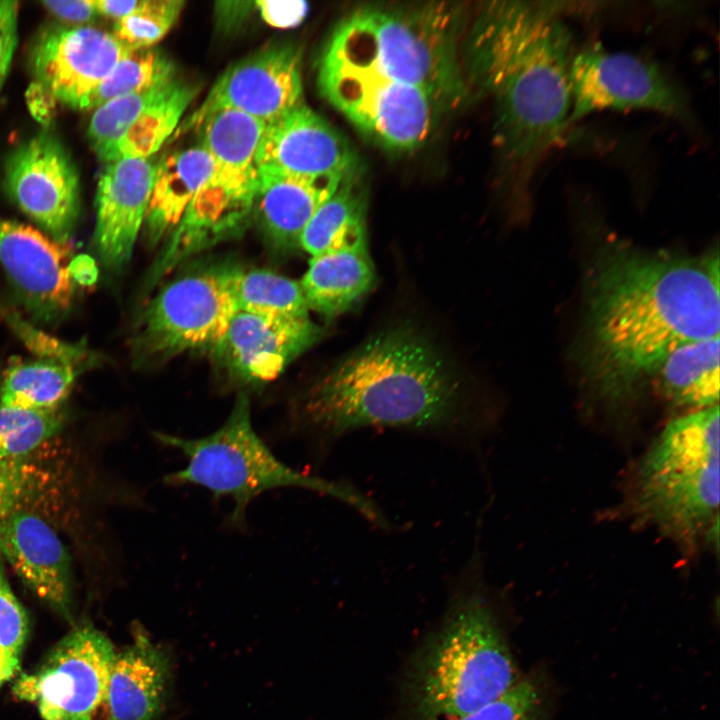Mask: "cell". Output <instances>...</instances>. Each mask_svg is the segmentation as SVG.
Wrapping results in <instances>:
<instances>
[{
	"label": "cell",
	"instance_id": "1",
	"mask_svg": "<svg viewBox=\"0 0 720 720\" xmlns=\"http://www.w3.org/2000/svg\"><path fill=\"white\" fill-rule=\"evenodd\" d=\"M718 252L681 256L623 243L605 247L590 271L584 369L617 406L675 349L719 336Z\"/></svg>",
	"mask_w": 720,
	"mask_h": 720
},
{
	"label": "cell",
	"instance_id": "2",
	"mask_svg": "<svg viewBox=\"0 0 720 720\" xmlns=\"http://www.w3.org/2000/svg\"><path fill=\"white\" fill-rule=\"evenodd\" d=\"M565 4L485 2L463 38L468 88L492 101L495 145L519 187H527L570 126L572 36L560 17Z\"/></svg>",
	"mask_w": 720,
	"mask_h": 720
},
{
	"label": "cell",
	"instance_id": "3",
	"mask_svg": "<svg viewBox=\"0 0 720 720\" xmlns=\"http://www.w3.org/2000/svg\"><path fill=\"white\" fill-rule=\"evenodd\" d=\"M294 419L320 448L371 426L469 438L479 432L460 378L409 326L382 331L337 362L303 392Z\"/></svg>",
	"mask_w": 720,
	"mask_h": 720
},
{
	"label": "cell",
	"instance_id": "4",
	"mask_svg": "<svg viewBox=\"0 0 720 720\" xmlns=\"http://www.w3.org/2000/svg\"><path fill=\"white\" fill-rule=\"evenodd\" d=\"M456 2L367 5L346 16L326 45L426 93L443 112L462 104L467 12Z\"/></svg>",
	"mask_w": 720,
	"mask_h": 720
},
{
	"label": "cell",
	"instance_id": "5",
	"mask_svg": "<svg viewBox=\"0 0 720 720\" xmlns=\"http://www.w3.org/2000/svg\"><path fill=\"white\" fill-rule=\"evenodd\" d=\"M520 680L488 598L472 583L453 599L409 678L416 720H453L496 700Z\"/></svg>",
	"mask_w": 720,
	"mask_h": 720
},
{
	"label": "cell",
	"instance_id": "6",
	"mask_svg": "<svg viewBox=\"0 0 720 720\" xmlns=\"http://www.w3.org/2000/svg\"><path fill=\"white\" fill-rule=\"evenodd\" d=\"M154 439L185 456L183 469L163 478L171 487L199 486L215 499L230 498L233 508L226 523L246 526L247 509L263 493L281 488H301L328 495L357 510L372 524H388L379 507L350 484L300 472L281 461L255 431L249 399L241 394L226 421L212 433L198 438L154 431Z\"/></svg>",
	"mask_w": 720,
	"mask_h": 720
},
{
	"label": "cell",
	"instance_id": "7",
	"mask_svg": "<svg viewBox=\"0 0 720 720\" xmlns=\"http://www.w3.org/2000/svg\"><path fill=\"white\" fill-rule=\"evenodd\" d=\"M630 505L665 536L692 547L718 530L719 405L670 421L639 460Z\"/></svg>",
	"mask_w": 720,
	"mask_h": 720
},
{
	"label": "cell",
	"instance_id": "8",
	"mask_svg": "<svg viewBox=\"0 0 720 720\" xmlns=\"http://www.w3.org/2000/svg\"><path fill=\"white\" fill-rule=\"evenodd\" d=\"M317 82L330 104L386 150L409 152L421 147L442 114L420 89L327 45L319 59Z\"/></svg>",
	"mask_w": 720,
	"mask_h": 720
},
{
	"label": "cell",
	"instance_id": "9",
	"mask_svg": "<svg viewBox=\"0 0 720 720\" xmlns=\"http://www.w3.org/2000/svg\"><path fill=\"white\" fill-rule=\"evenodd\" d=\"M116 650L92 624L73 628L12 691L34 704L44 720H114L108 688Z\"/></svg>",
	"mask_w": 720,
	"mask_h": 720
},
{
	"label": "cell",
	"instance_id": "10",
	"mask_svg": "<svg viewBox=\"0 0 720 720\" xmlns=\"http://www.w3.org/2000/svg\"><path fill=\"white\" fill-rule=\"evenodd\" d=\"M570 125L603 110L659 112L686 124L695 118L688 96L660 65L642 56L596 44L572 55Z\"/></svg>",
	"mask_w": 720,
	"mask_h": 720
},
{
	"label": "cell",
	"instance_id": "11",
	"mask_svg": "<svg viewBox=\"0 0 720 720\" xmlns=\"http://www.w3.org/2000/svg\"><path fill=\"white\" fill-rule=\"evenodd\" d=\"M237 311L231 269L187 275L165 286L150 302L139 347L157 359L185 352L217 353Z\"/></svg>",
	"mask_w": 720,
	"mask_h": 720
},
{
	"label": "cell",
	"instance_id": "12",
	"mask_svg": "<svg viewBox=\"0 0 720 720\" xmlns=\"http://www.w3.org/2000/svg\"><path fill=\"white\" fill-rule=\"evenodd\" d=\"M4 187L49 237L67 244L79 216L80 182L76 166L55 135L41 132L8 155Z\"/></svg>",
	"mask_w": 720,
	"mask_h": 720
},
{
	"label": "cell",
	"instance_id": "13",
	"mask_svg": "<svg viewBox=\"0 0 720 720\" xmlns=\"http://www.w3.org/2000/svg\"><path fill=\"white\" fill-rule=\"evenodd\" d=\"M302 102L300 53L288 44L272 45L226 69L177 135L196 130L217 110L240 111L266 125Z\"/></svg>",
	"mask_w": 720,
	"mask_h": 720
},
{
	"label": "cell",
	"instance_id": "14",
	"mask_svg": "<svg viewBox=\"0 0 720 720\" xmlns=\"http://www.w3.org/2000/svg\"><path fill=\"white\" fill-rule=\"evenodd\" d=\"M129 51L98 28L53 26L33 41L29 64L35 82L56 100L85 109L92 92Z\"/></svg>",
	"mask_w": 720,
	"mask_h": 720
},
{
	"label": "cell",
	"instance_id": "15",
	"mask_svg": "<svg viewBox=\"0 0 720 720\" xmlns=\"http://www.w3.org/2000/svg\"><path fill=\"white\" fill-rule=\"evenodd\" d=\"M258 172L214 163L155 264L152 281L239 232L254 212Z\"/></svg>",
	"mask_w": 720,
	"mask_h": 720
},
{
	"label": "cell",
	"instance_id": "16",
	"mask_svg": "<svg viewBox=\"0 0 720 720\" xmlns=\"http://www.w3.org/2000/svg\"><path fill=\"white\" fill-rule=\"evenodd\" d=\"M257 171L305 177L345 175L360 167L349 141L304 102L265 125Z\"/></svg>",
	"mask_w": 720,
	"mask_h": 720
},
{
	"label": "cell",
	"instance_id": "17",
	"mask_svg": "<svg viewBox=\"0 0 720 720\" xmlns=\"http://www.w3.org/2000/svg\"><path fill=\"white\" fill-rule=\"evenodd\" d=\"M70 251L33 227L0 217V263L36 313L65 312L74 293Z\"/></svg>",
	"mask_w": 720,
	"mask_h": 720
},
{
	"label": "cell",
	"instance_id": "18",
	"mask_svg": "<svg viewBox=\"0 0 720 720\" xmlns=\"http://www.w3.org/2000/svg\"><path fill=\"white\" fill-rule=\"evenodd\" d=\"M157 163L120 159L106 164L96 189L94 244L101 262L119 270L129 262L144 225Z\"/></svg>",
	"mask_w": 720,
	"mask_h": 720
},
{
	"label": "cell",
	"instance_id": "19",
	"mask_svg": "<svg viewBox=\"0 0 720 720\" xmlns=\"http://www.w3.org/2000/svg\"><path fill=\"white\" fill-rule=\"evenodd\" d=\"M0 555L36 596L70 617L71 558L47 522L27 511L9 512L0 519Z\"/></svg>",
	"mask_w": 720,
	"mask_h": 720
},
{
	"label": "cell",
	"instance_id": "20",
	"mask_svg": "<svg viewBox=\"0 0 720 720\" xmlns=\"http://www.w3.org/2000/svg\"><path fill=\"white\" fill-rule=\"evenodd\" d=\"M320 334L310 318L277 320L238 310L216 354L240 379L266 383L279 377Z\"/></svg>",
	"mask_w": 720,
	"mask_h": 720
},
{
	"label": "cell",
	"instance_id": "21",
	"mask_svg": "<svg viewBox=\"0 0 720 720\" xmlns=\"http://www.w3.org/2000/svg\"><path fill=\"white\" fill-rule=\"evenodd\" d=\"M171 661L168 653L137 633L116 651L110 670L108 700L114 720H158L164 711Z\"/></svg>",
	"mask_w": 720,
	"mask_h": 720
},
{
	"label": "cell",
	"instance_id": "22",
	"mask_svg": "<svg viewBox=\"0 0 720 720\" xmlns=\"http://www.w3.org/2000/svg\"><path fill=\"white\" fill-rule=\"evenodd\" d=\"M257 172L254 211L269 239L284 248L299 247L304 228L346 175L305 177Z\"/></svg>",
	"mask_w": 720,
	"mask_h": 720
},
{
	"label": "cell",
	"instance_id": "23",
	"mask_svg": "<svg viewBox=\"0 0 720 720\" xmlns=\"http://www.w3.org/2000/svg\"><path fill=\"white\" fill-rule=\"evenodd\" d=\"M376 283L367 244L311 257L300 285L309 311L333 319L351 311Z\"/></svg>",
	"mask_w": 720,
	"mask_h": 720
},
{
	"label": "cell",
	"instance_id": "24",
	"mask_svg": "<svg viewBox=\"0 0 720 720\" xmlns=\"http://www.w3.org/2000/svg\"><path fill=\"white\" fill-rule=\"evenodd\" d=\"M213 167L201 145L175 151L157 163L143 225L151 244L170 237Z\"/></svg>",
	"mask_w": 720,
	"mask_h": 720
},
{
	"label": "cell",
	"instance_id": "25",
	"mask_svg": "<svg viewBox=\"0 0 720 720\" xmlns=\"http://www.w3.org/2000/svg\"><path fill=\"white\" fill-rule=\"evenodd\" d=\"M368 198L361 167L346 174L304 228L299 247L311 257L367 244Z\"/></svg>",
	"mask_w": 720,
	"mask_h": 720
},
{
	"label": "cell",
	"instance_id": "26",
	"mask_svg": "<svg viewBox=\"0 0 720 720\" xmlns=\"http://www.w3.org/2000/svg\"><path fill=\"white\" fill-rule=\"evenodd\" d=\"M719 346L718 336L671 352L653 374L663 395L693 411L718 405Z\"/></svg>",
	"mask_w": 720,
	"mask_h": 720
},
{
	"label": "cell",
	"instance_id": "27",
	"mask_svg": "<svg viewBox=\"0 0 720 720\" xmlns=\"http://www.w3.org/2000/svg\"><path fill=\"white\" fill-rule=\"evenodd\" d=\"M196 94L195 86L177 77L168 81L123 133L109 163L151 158L174 133Z\"/></svg>",
	"mask_w": 720,
	"mask_h": 720
},
{
	"label": "cell",
	"instance_id": "28",
	"mask_svg": "<svg viewBox=\"0 0 720 720\" xmlns=\"http://www.w3.org/2000/svg\"><path fill=\"white\" fill-rule=\"evenodd\" d=\"M75 379L74 365L67 359L15 361L5 371L0 402L25 409L56 410Z\"/></svg>",
	"mask_w": 720,
	"mask_h": 720
},
{
	"label": "cell",
	"instance_id": "29",
	"mask_svg": "<svg viewBox=\"0 0 720 720\" xmlns=\"http://www.w3.org/2000/svg\"><path fill=\"white\" fill-rule=\"evenodd\" d=\"M238 310L277 320L310 318L300 282L267 270L231 269Z\"/></svg>",
	"mask_w": 720,
	"mask_h": 720
},
{
	"label": "cell",
	"instance_id": "30",
	"mask_svg": "<svg viewBox=\"0 0 720 720\" xmlns=\"http://www.w3.org/2000/svg\"><path fill=\"white\" fill-rule=\"evenodd\" d=\"M264 128V123L247 114L221 109L209 114L196 130L214 163L257 170L256 153Z\"/></svg>",
	"mask_w": 720,
	"mask_h": 720
},
{
	"label": "cell",
	"instance_id": "31",
	"mask_svg": "<svg viewBox=\"0 0 720 720\" xmlns=\"http://www.w3.org/2000/svg\"><path fill=\"white\" fill-rule=\"evenodd\" d=\"M176 77L174 64L151 47L130 50L89 96L85 109L118 97L141 92Z\"/></svg>",
	"mask_w": 720,
	"mask_h": 720
},
{
	"label": "cell",
	"instance_id": "32",
	"mask_svg": "<svg viewBox=\"0 0 720 720\" xmlns=\"http://www.w3.org/2000/svg\"><path fill=\"white\" fill-rule=\"evenodd\" d=\"M59 409L34 410L0 402V469L34 451L60 428Z\"/></svg>",
	"mask_w": 720,
	"mask_h": 720
},
{
	"label": "cell",
	"instance_id": "33",
	"mask_svg": "<svg viewBox=\"0 0 720 720\" xmlns=\"http://www.w3.org/2000/svg\"><path fill=\"white\" fill-rule=\"evenodd\" d=\"M168 81L141 92L114 98L95 108L87 136L100 160L106 164L111 161L118 140L146 105L158 96Z\"/></svg>",
	"mask_w": 720,
	"mask_h": 720
},
{
	"label": "cell",
	"instance_id": "34",
	"mask_svg": "<svg viewBox=\"0 0 720 720\" xmlns=\"http://www.w3.org/2000/svg\"><path fill=\"white\" fill-rule=\"evenodd\" d=\"M184 2L144 0L129 15L117 20L112 33L130 50L151 48L173 27Z\"/></svg>",
	"mask_w": 720,
	"mask_h": 720
},
{
	"label": "cell",
	"instance_id": "35",
	"mask_svg": "<svg viewBox=\"0 0 720 720\" xmlns=\"http://www.w3.org/2000/svg\"><path fill=\"white\" fill-rule=\"evenodd\" d=\"M28 632L27 613L13 593L0 555V686L18 673Z\"/></svg>",
	"mask_w": 720,
	"mask_h": 720
},
{
	"label": "cell",
	"instance_id": "36",
	"mask_svg": "<svg viewBox=\"0 0 720 720\" xmlns=\"http://www.w3.org/2000/svg\"><path fill=\"white\" fill-rule=\"evenodd\" d=\"M544 713L541 687L525 678L496 700L453 720H544Z\"/></svg>",
	"mask_w": 720,
	"mask_h": 720
},
{
	"label": "cell",
	"instance_id": "37",
	"mask_svg": "<svg viewBox=\"0 0 720 720\" xmlns=\"http://www.w3.org/2000/svg\"><path fill=\"white\" fill-rule=\"evenodd\" d=\"M17 1H0V90L7 78L18 41Z\"/></svg>",
	"mask_w": 720,
	"mask_h": 720
},
{
	"label": "cell",
	"instance_id": "38",
	"mask_svg": "<svg viewBox=\"0 0 720 720\" xmlns=\"http://www.w3.org/2000/svg\"><path fill=\"white\" fill-rule=\"evenodd\" d=\"M254 6L266 24L281 29L299 25L309 9L304 1L259 0Z\"/></svg>",
	"mask_w": 720,
	"mask_h": 720
},
{
	"label": "cell",
	"instance_id": "39",
	"mask_svg": "<svg viewBox=\"0 0 720 720\" xmlns=\"http://www.w3.org/2000/svg\"><path fill=\"white\" fill-rule=\"evenodd\" d=\"M42 4L57 17L73 23H85L98 14L95 1H43Z\"/></svg>",
	"mask_w": 720,
	"mask_h": 720
},
{
	"label": "cell",
	"instance_id": "40",
	"mask_svg": "<svg viewBox=\"0 0 720 720\" xmlns=\"http://www.w3.org/2000/svg\"><path fill=\"white\" fill-rule=\"evenodd\" d=\"M25 97L32 116L43 125H48L55 115L56 98L35 81L28 87Z\"/></svg>",
	"mask_w": 720,
	"mask_h": 720
},
{
	"label": "cell",
	"instance_id": "41",
	"mask_svg": "<svg viewBox=\"0 0 720 720\" xmlns=\"http://www.w3.org/2000/svg\"><path fill=\"white\" fill-rule=\"evenodd\" d=\"M254 2H222V7H217V16L223 27H231L234 23H240L249 14L251 5Z\"/></svg>",
	"mask_w": 720,
	"mask_h": 720
},
{
	"label": "cell",
	"instance_id": "42",
	"mask_svg": "<svg viewBox=\"0 0 720 720\" xmlns=\"http://www.w3.org/2000/svg\"><path fill=\"white\" fill-rule=\"evenodd\" d=\"M97 273V267L90 257L82 255L70 262V275L74 282L90 285L97 279Z\"/></svg>",
	"mask_w": 720,
	"mask_h": 720
},
{
	"label": "cell",
	"instance_id": "43",
	"mask_svg": "<svg viewBox=\"0 0 720 720\" xmlns=\"http://www.w3.org/2000/svg\"><path fill=\"white\" fill-rule=\"evenodd\" d=\"M140 1H95L97 12L117 20L129 15L135 10Z\"/></svg>",
	"mask_w": 720,
	"mask_h": 720
},
{
	"label": "cell",
	"instance_id": "44",
	"mask_svg": "<svg viewBox=\"0 0 720 720\" xmlns=\"http://www.w3.org/2000/svg\"><path fill=\"white\" fill-rule=\"evenodd\" d=\"M16 488L8 470L0 469V519L12 511Z\"/></svg>",
	"mask_w": 720,
	"mask_h": 720
}]
</instances>
